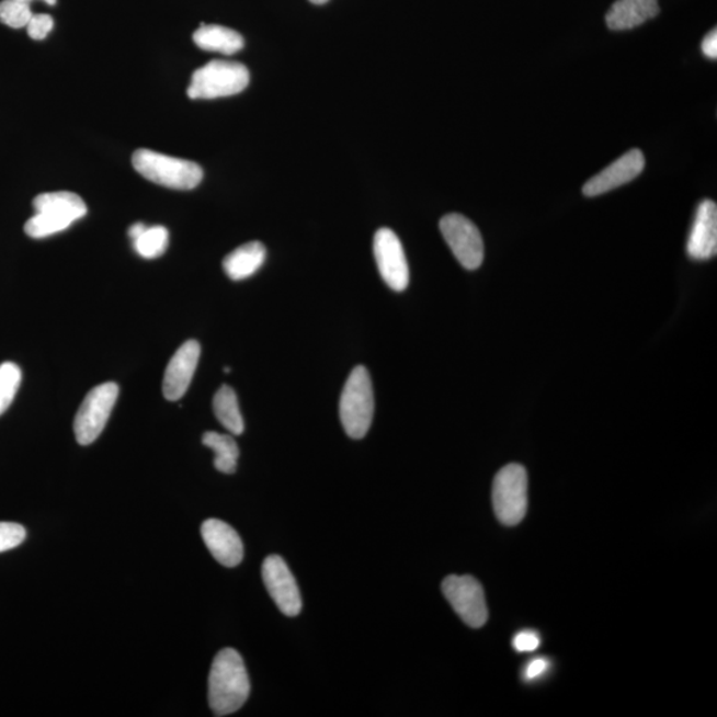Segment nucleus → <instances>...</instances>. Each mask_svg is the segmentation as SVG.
<instances>
[{
  "label": "nucleus",
  "mask_w": 717,
  "mask_h": 717,
  "mask_svg": "<svg viewBox=\"0 0 717 717\" xmlns=\"http://www.w3.org/2000/svg\"><path fill=\"white\" fill-rule=\"evenodd\" d=\"M250 679L243 659L235 649L214 658L209 674V706L216 716L237 713L249 699Z\"/></svg>",
  "instance_id": "f257e3e1"
},
{
  "label": "nucleus",
  "mask_w": 717,
  "mask_h": 717,
  "mask_svg": "<svg viewBox=\"0 0 717 717\" xmlns=\"http://www.w3.org/2000/svg\"><path fill=\"white\" fill-rule=\"evenodd\" d=\"M35 216L24 225L31 238L42 239L65 231L87 214V205L78 194L54 192L39 194L34 200Z\"/></svg>",
  "instance_id": "f03ea898"
},
{
  "label": "nucleus",
  "mask_w": 717,
  "mask_h": 717,
  "mask_svg": "<svg viewBox=\"0 0 717 717\" xmlns=\"http://www.w3.org/2000/svg\"><path fill=\"white\" fill-rule=\"evenodd\" d=\"M132 163L144 179L175 191H191L204 179L203 168L198 163L175 159L149 149L136 150L132 156Z\"/></svg>",
  "instance_id": "7ed1b4c3"
},
{
  "label": "nucleus",
  "mask_w": 717,
  "mask_h": 717,
  "mask_svg": "<svg viewBox=\"0 0 717 717\" xmlns=\"http://www.w3.org/2000/svg\"><path fill=\"white\" fill-rule=\"evenodd\" d=\"M375 399L373 382L366 367L352 369L341 396L339 414L345 433L352 439H363L373 424Z\"/></svg>",
  "instance_id": "20e7f679"
},
{
  "label": "nucleus",
  "mask_w": 717,
  "mask_h": 717,
  "mask_svg": "<svg viewBox=\"0 0 717 717\" xmlns=\"http://www.w3.org/2000/svg\"><path fill=\"white\" fill-rule=\"evenodd\" d=\"M249 69L237 61L212 60L192 75L187 96L197 99L228 98L247 90Z\"/></svg>",
  "instance_id": "39448f33"
},
{
  "label": "nucleus",
  "mask_w": 717,
  "mask_h": 717,
  "mask_svg": "<svg viewBox=\"0 0 717 717\" xmlns=\"http://www.w3.org/2000/svg\"><path fill=\"white\" fill-rule=\"evenodd\" d=\"M493 507L501 524L514 526L527 511V474L520 464H509L494 477Z\"/></svg>",
  "instance_id": "423d86ee"
},
{
  "label": "nucleus",
  "mask_w": 717,
  "mask_h": 717,
  "mask_svg": "<svg viewBox=\"0 0 717 717\" xmlns=\"http://www.w3.org/2000/svg\"><path fill=\"white\" fill-rule=\"evenodd\" d=\"M116 383H104L86 396L75 418L73 431L80 445H90L102 435L118 398Z\"/></svg>",
  "instance_id": "0eeeda50"
},
{
  "label": "nucleus",
  "mask_w": 717,
  "mask_h": 717,
  "mask_svg": "<svg viewBox=\"0 0 717 717\" xmlns=\"http://www.w3.org/2000/svg\"><path fill=\"white\" fill-rule=\"evenodd\" d=\"M442 588L446 601L451 603L465 624L474 628H480L487 624L486 594L476 578L449 576L445 578Z\"/></svg>",
  "instance_id": "6e6552de"
},
{
  "label": "nucleus",
  "mask_w": 717,
  "mask_h": 717,
  "mask_svg": "<svg viewBox=\"0 0 717 717\" xmlns=\"http://www.w3.org/2000/svg\"><path fill=\"white\" fill-rule=\"evenodd\" d=\"M440 230L448 243L452 253L467 270H476L482 265L483 241L477 226L462 214H448L440 221Z\"/></svg>",
  "instance_id": "1a4fd4ad"
},
{
  "label": "nucleus",
  "mask_w": 717,
  "mask_h": 717,
  "mask_svg": "<svg viewBox=\"0 0 717 717\" xmlns=\"http://www.w3.org/2000/svg\"><path fill=\"white\" fill-rule=\"evenodd\" d=\"M374 254L382 278L394 292H405L410 283V268L400 239L391 229L376 231Z\"/></svg>",
  "instance_id": "9d476101"
},
{
  "label": "nucleus",
  "mask_w": 717,
  "mask_h": 717,
  "mask_svg": "<svg viewBox=\"0 0 717 717\" xmlns=\"http://www.w3.org/2000/svg\"><path fill=\"white\" fill-rule=\"evenodd\" d=\"M262 580L283 614L297 616L300 613V591L285 559L280 556L268 557L262 565Z\"/></svg>",
  "instance_id": "9b49d317"
},
{
  "label": "nucleus",
  "mask_w": 717,
  "mask_h": 717,
  "mask_svg": "<svg viewBox=\"0 0 717 717\" xmlns=\"http://www.w3.org/2000/svg\"><path fill=\"white\" fill-rule=\"evenodd\" d=\"M646 160L639 149H633L625 153L621 159L614 161L612 166L603 169L601 173L590 179L583 185V194L588 197L601 196L614 191V189L627 184V182L637 179L644 172Z\"/></svg>",
  "instance_id": "f8f14e48"
},
{
  "label": "nucleus",
  "mask_w": 717,
  "mask_h": 717,
  "mask_svg": "<svg viewBox=\"0 0 717 717\" xmlns=\"http://www.w3.org/2000/svg\"><path fill=\"white\" fill-rule=\"evenodd\" d=\"M201 348L197 341H187L175 352L163 375L162 394L169 401H178L187 391L198 366Z\"/></svg>",
  "instance_id": "ddd939ff"
},
{
  "label": "nucleus",
  "mask_w": 717,
  "mask_h": 717,
  "mask_svg": "<svg viewBox=\"0 0 717 717\" xmlns=\"http://www.w3.org/2000/svg\"><path fill=\"white\" fill-rule=\"evenodd\" d=\"M201 536L212 556L226 568H236L243 559V544L229 524L217 519L206 520Z\"/></svg>",
  "instance_id": "4468645a"
},
{
  "label": "nucleus",
  "mask_w": 717,
  "mask_h": 717,
  "mask_svg": "<svg viewBox=\"0 0 717 717\" xmlns=\"http://www.w3.org/2000/svg\"><path fill=\"white\" fill-rule=\"evenodd\" d=\"M717 251V206L706 200L697 207L694 225L687 243V253L692 260L707 261Z\"/></svg>",
  "instance_id": "2eb2a0df"
},
{
  "label": "nucleus",
  "mask_w": 717,
  "mask_h": 717,
  "mask_svg": "<svg viewBox=\"0 0 717 717\" xmlns=\"http://www.w3.org/2000/svg\"><path fill=\"white\" fill-rule=\"evenodd\" d=\"M659 10L658 0H616L607 12L606 23L610 30H631L656 18Z\"/></svg>",
  "instance_id": "dca6fc26"
},
{
  "label": "nucleus",
  "mask_w": 717,
  "mask_h": 717,
  "mask_svg": "<svg viewBox=\"0 0 717 717\" xmlns=\"http://www.w3.org/2000/svg\"><path fill=\"white\" fill-rule=\"evenodd\" d=\"M266 260V248L253 241L242 244L225 258L223 266L232 281H243L254 275Z\"/></svg>",
  "instance_id": "f3484780"
},
{
  "label": "nucleus",
  "mask_w": 717,
  "mask_h": 717,
  "mask_svg": "<svg viewBox=\"0 0 717 717\" xmlns=\"http://www.w3.org/2000/svg\"><path fill=\"white\" fill-rule=\"evenodd\" d=\"M196 46L204 52L235 55L244 46L243 37L237 31L218 26V24L201 23L200 29L193 34Z\"/></svg>",
  "instance_id": "a211bd4d"
},
{
  "label": "nucleus",
  "mask_w": 717,
  "mask_h": 717,
  "mask_svg": "<svg viewBox=\"0 0 717 717\" xmlns=\"http://www.w3.org/2000/svg\"><path fill=\"white\" fill-rule=\"evenodd\" d=\"M214 414L231 435H242L244 423L241 410H239L238 398L229 386H223L218 389L213 400Z\"/></svg>",
  "instance_id": "6ab92c4d"
},
{
  "label": "nucleus",
  "mask_w": 717,
  "mask_h": 717,
  "mask_svg": "<svg viewBox=\"0 0 717 717\" xmlns=\"http://www.w3.org/2000/svg\"><path fill=\"white\" fill-rule=\"evenodd\" d=\"M203 444L214 452V467L225 475L236 474L239 448L236 440L218 432H206Z\"/></svg>",
  "instance_id": "aec40b11"
},
{
  "label": "nucleus",
  "mask_w": 717,
  "mask_h": 717,
  "mask_svg": "<svg viewBox=\"0 0 717 717\" xmlns=\"http://www.w3.org/2000/svg\"><path fill=\"white\" fill-rule=\"evenodd\" d=\"M169 243V232L163 226H152L134 239V248L138 255L146 260H155L166 253Z\"/></svg>",
  "instance_id": "412c9836"
},
{
  "label": "nucleus",
  "mask_w": 717,
  "mask_h": 717,
  "mask_svg": "<svg viewBox=\"0 0 717 717\" xmlns=\"http://www.w3.org/2000/svg\"><path fill=\"white\" fill-rule=\"evenodd\" d=\"M22 383V371L15 363L0 364V417L9 410Z\"/></svg>",
  "instance_id": "4be33fe9"
},
{
  "label": "nucleus",
  "mask_w": 717,
  "mask_h": 717,
  "mask_svg": "<svg viewBox=\"0 0 717 717\" xmlns=\"http://www.w3.org/2000/svg\"><path fill=\"white\" fill-rule=\"evenodd\" d=\"M30 4L18 2V0H2L0 2V22L11 29L27 27L33 16Z\"/></svg>",
  "instance_id": "5701e85b"
},
{
  "label": "nucleus",
  "mask_w": 717,
  "mask_h": 717,
  "mask_svg": "<svg viewBox=\"0 0 717 717\" xmlns=\"http://www.w3.org/2000/svg\"><path fill=\"white\" fill-rule=\"evenodd\" d=\"M26 536L24 526L15 522H0V553L15 549L26 539Z\"/></svg>",
  "instance_id": "b1692460"
},
{
  "label": "nucleus",
  "mask_w": 717,
  "mask_h": 717,
  "mask_svg": "<svg viewBox=\"0 0 717 717\" xmlns=\"http://www.w3.org/2000/svg\"><path fill=\"white\" fill-rule=\"evenodd\" d=\"M54 29V19L47 14L33 15L27 24V33L31 39L43 41L52 33Z\"/></svg>",
  "instance_id": "393cba45"
},
{
  "label": "nucleus",
  "mask_w": 717,
  "mask_h": 717,
  "mask_svg": "<svg viewBox=\"0 0 717 717\" xmlns=\"http://www.w3.org/2000/svg\"><path fill=\"white\" fill-rule=\"evenodd\" d=\"M539 645V635L534 631H521L513 639V647L520 652L536 651Z\"/></svg>",
  "instance_id": "a878e982"
},
{
  "label": "nucleus",
  "mask_w": 717,
  "mask_h": 717,
  "mask_svg": "<svg viewBox=\"0 0 717 717\" xmlns=\"http://www.w3.org/2000/svg\"><path fill=\"white\" fill-rule=\"evenodd\" d=\"M549 660H546L544 658H537L532 660L530 664L526 665L525 669V679L527 681H533V679H537L540 675H544L547 670H549Z\"/></svg>",
  "instance_id": "bb28decb"
},
{
  "label": "nucleus",
  "mask_w": 717,
  "mask_h": 717,
  "mask_svg": "<svg viewBox=\"0 0 717 717\" xmlns=\"http://www.w3.org/2000/svg\"><path fill=\"white\" fill-rule=\"evenodd\" d=\"M702 52L709 59L717 58V31L716 29L710 31V33L704 37L702 43Z\"/></svg>",
  "instance_id": "cd10ccee"
},
{
  "label": "nucleus",
  "mask_w": 717,
  "mask_h": 717,
  "mask_svg": "<svg viewBox=\"0 0 717 717\" xmlns=\"http://www.w3.org/2000/svg\"><path fill=\"white\" fill-rule=\"evenodd\" d=\"M146 229H147V225L143 224V223H137L135 225H132L130 228H129V231H128V235H129L132 241H134V239H136L138 236H140L141 232L144 230H146Z\"/></svg>",
  "instance_id": "c85d7f7f"
},
{
  "label": "nucleus",
  "mask_w": 717,
  "mask_h": 717,
  "mask_svg": "<svg viewBox=\"0 0 717 717\" xmlns=\"http://www.w3.org/2000/svg\"><path fill=\"white\" fill-rule=\"evenodd\" d=\"M18 2L31 4V2H33V0H18ZM44 2L54 5L56 3V0H44Z\"/></svg>",
  "instance_id": "c756f323"
},
{
  "label": "nucleus",
  "mask_w": 717,
  "mask_h": 717,
  "mask_svg": "<svg viewBox=\"0 0 717 717\" xmlns=\"http://www.w3.org/2000/svg\"><path fill=\"white\" fill-rule=\"evenodd\" d=\"M310 2L314 4H325L326 2H329V0H310Z\"/></svg>",
  "instance_id": "7c9ffc66"
}]
</instances>
